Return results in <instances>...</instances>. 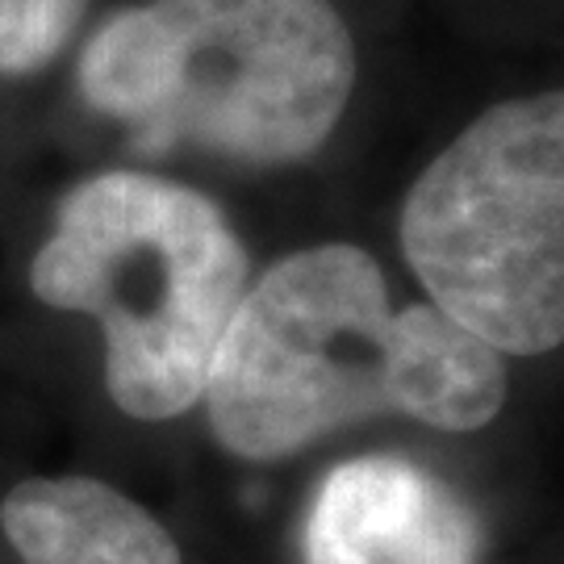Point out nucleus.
<instances>
[{"label": "nucleus", "instance_id": "obj_5", "mask_svg": "<svg viewBox=\"0 0 564 564\" xmlns=\"http://www.w3.org/2000/svg\"><path fill=\"white\" fill-rule=\"evenodd\" d=\"M302 556L305 564H481V527L423 464L356 456L318 485Z\"/></svg>", "mask_w": 564, "mask_h": 564}, {"label": "nucleus", "instance_id": "obj_1", "mask_svg": "<svg viewBox=\"0 0 564 564\" xmlns=\"http://www.w3.org/2000/svg\"><path fill=\"white\" fill-rule=\"evenodd\" d=\"M202 402L230 456L272 464L384 414L481 431L506 402V364L440 305L393 310L368 251L323 242L247 289Z\"/></svg>", "mask_w": 564, "mask_h": 564}, {"label": "nucleus", "instance_id": "obj_6", "mask_svg": "<svg viewBox=\"0 0 564 564\" xmlns=\"http://www.w3.org/2000/svg\"><path fill=\"white\" fill-rule=\"evenodd\" d=\"M21 564H184L172 531L97 477H30L0 502Z\"/></svg>", "mask_w": 564, "mask_h": 564}, {"label": "nucleus", "instance_id": "obj_3", "mask_svg": "<svg viewBox=\"0 0 564 564\" xmlns=\"http://www.w3.org/2000/svg\"><path fill=\"white\" fill-rule=\"evenodd\" d=\"M34 297L101 326L105 389L142 423L181 419L205 381L251 260L226 214L188 184L147 172H101L55 209L30 263Z\"/></svg>", "mask_w": 564, "mask_h": 564}, {"label": "nucleus", "instance_id": "obj_4", "mask_svg": "<svg viewBox=\"0 0 564 564\" xmlns=\"http://www.w3.org/2000/svg\"><path fill=\"white\" fill-rule=\"evenodd\" d=\"M402 251L452 323L502 356L564 343V88L485 109L402 205Z\"/></svg>", "mask_w": 564, "mask_h": 564}, {"label": "nucleus", "instance_id": "obj_2", "mask_svg": "<svg viewBox=\"0 0 564 564\" xmlns=\"http://www.w3.org/2000/svg\"><path fill=\"white\" fill-rule=\"evenodd\" d=\"M356 88V42L330 0H147L88 39L80 93L147 155L310 160Z\"/></svg>", "mask_w": 564, "mask_h": 564}, {"label": "nucleus", "instance_id": "obj_7", "mask_svg": "<svg viewBox=\"0 0 564 564\" xmlns=\"http://www.w3.org/2000/svg\"><path fill=\"white\" fill-rule=\"evenodd\" d=\"M88 0H0V76H30L76 39Z\"/></svg>", "mask_w": 564, "mask_h": 564}]
</instances>
